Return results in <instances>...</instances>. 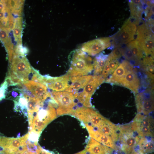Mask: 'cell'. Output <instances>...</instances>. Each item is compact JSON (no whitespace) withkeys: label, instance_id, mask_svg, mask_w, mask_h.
Wrapping results in <instances>:
<instances>
[{"label":"cell","instance_id":"cell-13","mask_svg":"<svg viewBox=\"0 0 154 154\" xmlns=\"http://www.w3.org/2000/svg\"><path fill=\"white\" fill-rule=\"evenodd\" d=\"M93 76L87 75L70 77L68 87L65 91L72 93L73 94L82 89L90 81Z\"/></svg>","mask_w":154,"mask_h":154},{"label":"cell","instance_id":"cell-12","mask_svg":"<svg viewBox=\"0 0 154 154\" xmlns=\"http://www.w3.org/2000/svg\"><path fill=\"white\" fill-rule=\"evenodd\" d=\"M133 66L127 60L123 61L111 75L105 80V82L119 85L123 76L126 71Z\"/></svg>","mask_w":154,"mask_h":154},{"label":"cell","instance_id":"cell-10","mask_svg":"<svg viewBox=\"0 0 154 154\" xmlns=\"http://www.w3.org/2000/svg\"><path fill=\"white\" fill-rule=\"evenodd\" d=\"M140 84L139 78L132 66L126 71L119 85L129 89L136 94L138 93Z\"/></svg>","mask_w":154,"mask_h":154},{"label":"cell","instance_id":"cell-11","mask_svg":"<svg viewBox=\"0 0 154 154\" xmlns=\"http://www.w3.org/2000/svg\"><path fill=\"white\" fill-rule=\"evenodd\" d=\"M35 97L40 101L44 102L51 95L47 91V87L42 83L29 81L22 83Z\"/></svg>","mask_w":154,"mask_h":154},{"label":"cell","instance_id":"cell-22","mask_svg":"<svg viewBox=\"0 0 154 154\" xmlns=\"http://www.w3.org/2000/svg\"><path fill=\"white\" fill-rule=\"evenodd\" d=\"M121 49L122 50V56L124 58L127 59V61H130L134 60H137L135 57L131 50L127 46L124 48H121Z\"/></svg>","mask_w":154,"mask_h":154},{"label":"cell","instance_id":"cell-9","mask_svg":"<svg viewBox=\"0 0 154 154\" xmlns=\"http://www.w3.org/2000/svg\"><path fill=\"white\" fill-rule=\"evenodd\" d=\"M70 78L66 74L58 77L46 75L44 76L43 81L44 84L49 89L55 92H62L68 87Z\"/></svg>","mask_w":154,"mask_h":154},{"label":"cell","instance_id":"cell-23","mask_svg":"<svg viewBox=\"0 0 154 154\" xmlns=\"http://www.w3.org/2000/svg\"><path fill=\"white\" fill-rule=\"evenodd\" d=\"M122 56V50L121 48L117 47L108 55L110 58L119 60Z\"/></svg>","mask_w":154,"mask_h":154},{"label":"cell","instance_id":"cell-1","mask_svg":"<svg viewBox=\"0 0 154 154\" xmlns=\"http://www.w3.org/2000/svg\"><path fill=\"white\" fill-rule=\"evenodd\" d=\"M9 63V69L5 80L10 85H18L27 81H34L38 76L39 72L31 66L24 54L14 55Z\"/></svg>","mask_w":154,"mask_h":154},{"label":"cell","instance_id":"cell-8","mask_svg":"<svg viewBox=\"0 0 154 154\" xmlns=\"http://www.w3.org/2000/svg\"><path fill=\"white\" fill-rule=\"evenodd\" d=\"M137 30L135 24L125 23L121 30L114 36L113 44L118 47L121 44H126L134 39Z\"/></svg>","mask_w":154,"mask_h":154},{"label":"cell","instance_id":"cell-15","mask_svg":"<svg viewBox=\"0 0 154 154\" xmlns=\"http://www.w3.org/2000/svg\"><path fill=\"white\" fill-rule=\"evenodd\" d=\"M84 150L88 154H111L112 151L92 138L89 140Z\"/></svg>","mask_w":154,"mask_h":154},{"label":"cell","instance_id":"cell-6","mask_svg":"<svg viewBox=\"0 0 154 154\" xmlns=\"http://www.w3.org/2000/svg\"><path fill=\"white\" fill-rule=\"evenodd\" d=\"M135 99L139 113L147 115L153 111L154 95L152 89L148 88L137 93Z\"/></svg>","mask_w":154,"mask_h":154},{"label":"cell","instance_id":"cell-4","mask_svg":"<svg viewBox=\"0 0 154 154\" xmlns=\"http://www.w3.org/2000/svg\"><path fill=\"white\" fill-rule=\"evenodd\" d=\"M51 95L57 105L56 113L58 116L71 114L76 106L75 99L72 93L54 91Z\"/></svg>","mask_w":154,"mask_h":154},{"label":"cell","instance_id":"cell-2","mask_svg":"<svg viewBox=\"0 0 154 154\" xmlns=\"http://www.w3.org/2000/svg\"><path fill=\"white\" fill-rule=\"evenodd\" d=\"M118 126V141L121 149L126 154H140L139 142L141 137L131 123Z\"/></svg>","mask_w":154,"mask_h":154},{"label":"cell","instance_id":"cell-19","mask_svg":"<svg viewBox=\"0 0 154 154\" xmlns=\"http://www.w3.org/2000/svg\"><path fill=\"white\" fill-rule=\"evenodd\" d=\"M127 45L135 57L140 61L143 57L144 53L139 46L138 42L136 40L131 41Z\"/></svg>","mask_w":154,"mask_h":154},{"label":"cell","instance_id":"cell-18","mask_svg":"<svg viewBox=\"0 0 154 154\" xmlns=\"http://www.w3.org/2000/svg\"><path fill=\"white\" fill-rule=\"evenodd\" d=\"M108 55L102 53L97 55L93 60V66L94 75L101 74Z\"/></svg>","mask_w":154,"mask_h":154},{"label":"cell","instance_id":"cell-16","mask_svg":"<svg viewBox=\"0 0 154 154\" xmlns=\"http://www.w3.org/2000/svg\"><path fill=\"white\" fill-rule=\"evenodd\" d=\"M154 56H146L141 61V65L148 78L153 84L154 81Z\"/></svg>","mask_w":154,"mask_h":154},{"label":"cell","instance_id":"cell-24","mask_svg":"<svg viewBox=\"0 0 154 154\" xmlns=\"http://www.w3.org/2000/svg\"><path fill=\"white\" fill-rule=\"evenodd\" d=\"M8 84V82L5 80L0 87V101L5 97L6 92Z\"/></svg>","mask_w":154,"mask_h":154},{"label":"cell","instance_id":"cell-17","mask_svg":"<svg viewBox=\"0 0 154 154\" xmlns=\"http://www.w3.org/2000/svg\"><path fill=\"white\" fill-rule=\"evenodd\" d=\"M151 35V34L148 35L138 42L143 53L147 56H154L153 39Z\"/></svg>","mask_w":154,"mask_h":154},{"label":"cell","instance_id":"cell-20","mask_svg":"<svg viewBox=\"0 0 154 154\" xmlns=\"http://www.w3.org/2000/svg\"><path fill=\"white\" fill-rule=\"evenodd\" d=\"M40 134L33 130H30L28 133V140L35 145H38V142Z\"/></svg>","mask_w":154,"mask_h":154},{"label":"cell","instance_id":"cell-21","mask_svg":"<svg viewBox=\"0 0 154 154\" xmlns=\"http://www.w3.org/2000/svg\"><path fill=\"white\" fill-rule=\"evenodd\" d=\"M106 62L110 68L111 75L119 64V61L118 59L111 58L108 56Z\"/></svg>","mask_w":154,"mask_h":154},{"label":"cell","instance_id":"cell-14","mask_svg":"<svg viewBox=\"0 0 154 154\" xmlns=\"http://www.w3.org/2000/svg\"><path fill=\"white\" fill-rule=\"evenodd\" d=\"M86 127L91 137L108 147L115 150H118L116 145L110 137L94 129L91 126H87Z\"/></svg>","mask_w":154,"mask_h":154},{"label":"cell","instance_id":"cell-5","mask_svg":"<svg viewBox=\"0 0 154 154\" xmlns=\"http://www.w3.org/2000/svg\"><path fill=\"white\" fill-rule=\"evenodd\" d=\"M105 80L100 75H94L82 90L74 94L75 99L84 107L90 108L91 97L96 90Z\"/></svg>","mask_w":154,"mask_h":154},{"label":"cell","instance_id":"cell-3","mask_svg":"<svg viewBox=\"0 0 154 154\" xmlns=\"http://www.w3.org/2000/svg\"><path fill=\"white\" fill-rule=\"evenodd\" d=\"M69 59L70 67L66 74L70 78L87 75L93 70L91 58L81 49L72 52Z\"/></svg>","mask_w":154,"mask_h":154},{"label":"cell","instance_id":"cell-7","mask_svg":"<svg viewBox=\"0 0 154 154\" xmlns=\"http://www.w3.org/2000/svg\"><path fill=\"white\" fill-rule=\"evenodd\" d=\"M112 39L108 37L97 38L84 43L81 50L88 55H95L111 46Z\"/></svg>","mask_w":154,"mask_h":154}]
</instances>
